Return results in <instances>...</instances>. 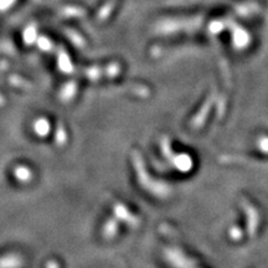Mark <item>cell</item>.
<instances>
[{"mask_svg":"<svg viewBox=\"0 0 268 268\" xmlns=\"http://www.w3.org/2000/svg\"><path fill=\"white\" fill-rule=\"evenodd\" d=\"M22 80V78H18V80H14V78H11V83H13L14 86H18V87H24V88H30L31 87V86H29L27 85V83H24L23 82V81H20Z\"/></svg>","mask_w":268,"mask_h":268,"instance_id":"obj_6","label":"cell"},{"mask_svg":"<svg viewBox=\"0 0 268 268\" xmlns=\"http://www.w3.org/2000/svg\"><path fill=\"white\" fill-rule=\"evenodd\" d=\"M4 103H5V101H4V97L1 95H0V107L4 106Z\"/></svg>","mask_w":268,"mask_h":268,"instance_id":"obj_8","label":"cell"},{"mask_svg":"<svg viewBox=\"0 0 268 268\" xmlns=\"http://www.w3.org/2000/svg\"><path fill=\"white\" fill-rule=\"evenodd\" d=\"M46 268H60L59 263L55 262V261H49L48 263H46Z\"/></svg>","mask_w":268,"mask_h":268,"instance_id":"obj_7","label":"cell"},{"mask_svg":"<svg viewBox=\"0 0 268 268\" xmlns=\"http://www.w3.org/2000/svg\"><path fill=\"white\" fill-rule=\"evenodd\" d=\"M23 260L19 255L9 253L0 257V268H22Z\"/></svg>","mask_w":268,"mask_h":268,"instance_id":"obj_3","label":"cell"},{"mask_svg":"<svg viewBox=\"0 0 268 268\" xmlns=\"http://www.w3.org/2000/svg\"><path fill=\"white\" fill-rule=\"evenodd\" d=\"M55 143L57 146H64L66 143V132L62 124H57V128L55 130Z\"/></svg>","mask_w":268,"mask_h":268,"instance_id":"obj_4","label":"cell"},{"mask_svg":"<svg viewBox=\"0 0 268 268\" xmlns=\"http://www.w3.org/2000/svg\"><path fill=\"white\" fill-rule=\"evenodd\" d=\"M13 175L16 181H19L20 184H29L32 180L34 174H32V170L26 165H18V167L14 168Z\"/></svg>","mask_w":268,"mask_h":268,"instance_id":"obj_2","label":"cell"},{"mask_svg":"<svg viewBox=\"0 0 268 268\" xmlns=\"http://www.w3.org/2000/svg\"><path fill=\"white\" fill-rule=\"evenodd\" d=\"M74 93V87L72 85H67L65 86L64 88H62L61 93H60V99H61L62 102H69L71 101L72 96H73Z\"/></svg>","mask_w":268,"mask_h":268,"instance_id":"obj_5","label":"cell"},{"mask_svg":"<svg viewBox=\"0 0 268 268\" xmlns=\"http://www.w3.org/2000/svg\"><path fill=\"white\" fill-rule=\"evenodd\" d=\"M32 130L37 137L40 138H46L51 132L50 121L45 117H39L32 123Z\"/></svg>","mask_w":268,"mask_h":268,"instance_id":"obj_1","label":"cell"}]
</instances>
